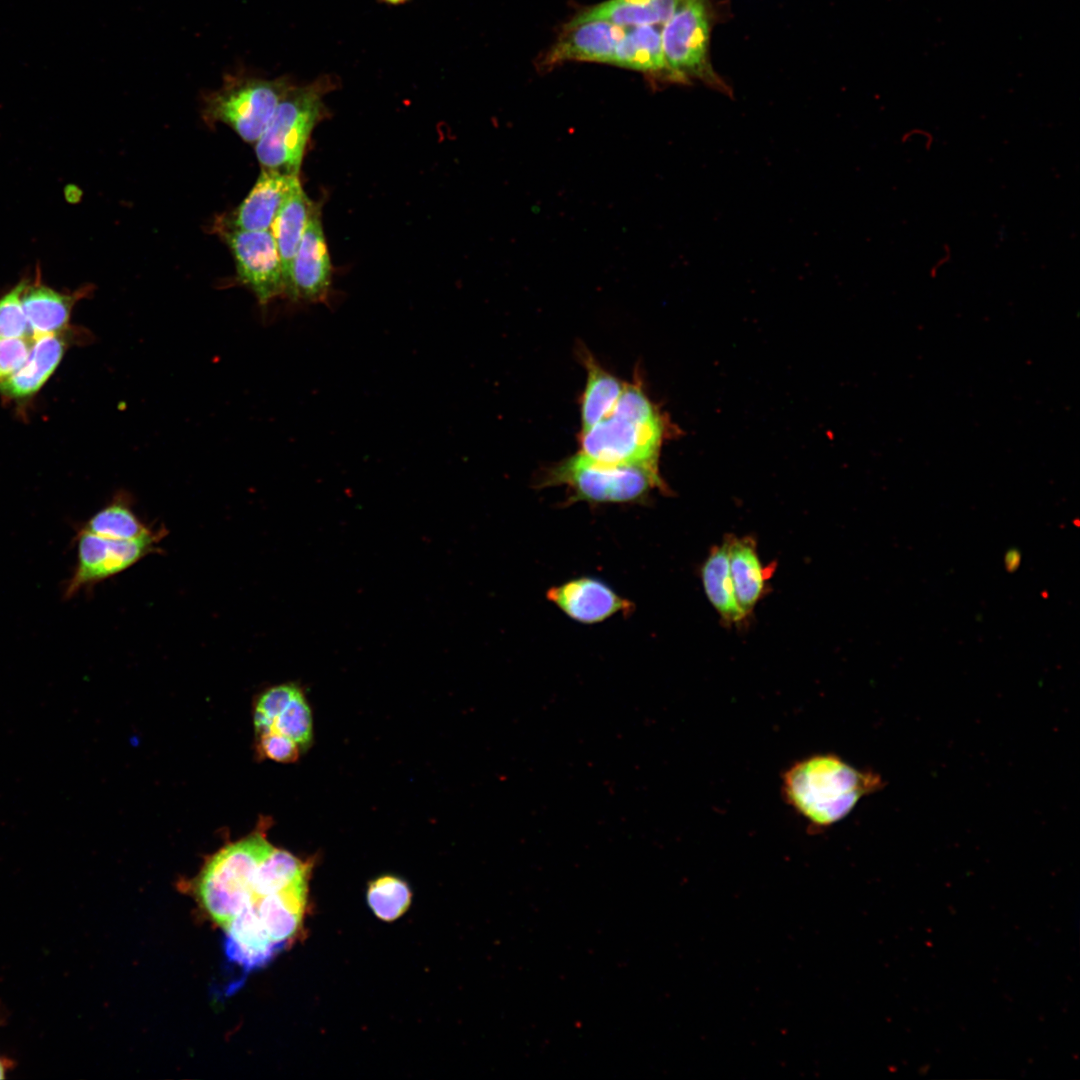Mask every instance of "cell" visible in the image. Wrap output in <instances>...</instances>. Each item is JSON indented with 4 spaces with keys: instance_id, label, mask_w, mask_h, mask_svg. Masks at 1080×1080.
Instances as JSON below:
<instances>
[{
    "instance_id": "6da1fadb",
    "label": "cell",
    "mask_w": 1080,
    "mask_h": 1080,
    "mask_svg": "<svg viewBox=\"0 0 1080 1080\" xmlns=\"http://www.w3.org/2000/svg\"><path fill=\"white\" fill-rule=\"evenodd\" d=\"M881 778L839 756L815 754L793 763L782 776V794L815 832L831 827L863 797L882 787Z\"/></svg>"
},
{
    "instance_id": "7a4b0ae2",
    "label": "cell",
    "mask_w": 1080,
    "mask_h": 1080,
    "mask_svg": "<svg viewBox=\"0 0 1080 1080\" xmlns=\"http://www.w3.org/2000/svg\"><path fill=\"white\" fill-rule=\"evenodd\" d=\"M670 424L636 378L626 384L613 411L580 432V453L608 464L658 467Z\"/></svg>"
},
{
    "instance_id": "3957f363",
    "label": "cell",
    "mask_w": 1080,
    "mask_h": 1080,
    "mask_svg": "<svg viewBox=\"0 0 1080 1080\" xmlns=\"http://www.w3.org/2000/svg\"><path fill=\"white\" fill-rule=\"evenodd\" d=\"M538 487L565 486L569 503L626 504L646 501L652 491H666L658 467L608 464L578 452L541 472Z\"/></svg>"
},
{
    "instance_id": "277c9868",
    "label": "cell",
    "mask_w": 1080,
    "mask_h": 1080,
    "mask_svg": "<svg viewBox=\"0 0 1080 1080\" xmlns=\"http://www.w3.org/2000/svg\"><path fill=\"white\" fill-rule=\"evenodd\" d=\"M266 819L245 837L208 857L196 879V894L209 917L223 929L249 900L261 859L271 845Z\"/></svg>"
},
{
    "instance_id": "5b68a950",
    "label": "cell",
    "mask_w": 1080,
    "mask_h": 1080,
    "mask_svg": "<svg viewBox=\"0 0 1080 1080\" xmlns=\"http://www.w3.org/2000/svg\"><path fill=\"white\" fill-rule=\"evenodd\" d=\"M334 87L327 76L305 85L292 83L256 142L262 169L298 176L309 136L326 112L324 96Z\"/></svg>"
},
{
    "instance_id": "8992f818",
    "label": "cell",
    "mask_w": 1080,
    "mask_h": 1080,
    "mask_svg": "<svg viewBox=\"0 0 1080 1080\" xmlns=\"http://www.w3.org/2000/svg\"><path fill=\"white\" fill-rule=\"evenodd\" d=\"M292 81L236 72L203 98V116L232 128L245 142L256 143L270 123Z\"/></svg>"
},
{
    "instance_id": "52a82bcc",
    "label": "cell",
    "mask_w": 1080,
    "mask_h": 1080,
    "mask_svg": "<svg viewBox=\"0 0 1080 1080\" xmlns=\"http://www.w3.org/2000/svg\"><path fill=\"white\" fill-rule=\"evenodd\" d=\"M710 10L707 0H684L663 24L662 48L669 80H700L728 92L710 61Z\"/></svg>"
},
{
    "instance_id": "ba28073f",
    "label": "cell",
    "mask_w": 1080,
    "mask_h": 1080,
    "mask_svg": "<svg viewBox=\"0 0 1080 1080\" xmlns=\"http://www.w3.org/2000/svg\"><path fill=\"white\" fill-rule=\"evenodd\" d=\"M164 534L157 530L141 538L118 540L79 529L77 563L64 590L65 598L127 570L157 551L156 545Z\"/></svg>"
},
{
    "instance_id": "9c48e42d",
    "label": "cell",
    "mask_w": 1080,
    "mask_h": 1080,
    "mask_svg": "<svg viewBox=\"0 0 1080 1080\" xmlns=\"http://www.w3.org/2000/svg\"><path fill=\"white\" fill-rule=\"evenodd\" d=\"M232 251L239 280L261 304L285 293L281 261L271 230H221Z\"/></svg>"
},
{
    "instance_id": "30bf717a",
    "label": "cell",
    "mask_w": 1080,
    "mask_h": 1080,
    "mask_svg": "<svg viewBox=\"0 0 1080 1080\" xmlns=\"http://www.w3.org/2000/svg\"><path fill=\"white\" fill-rule=\"evenodd\" d=\"M331 285V262L320 219L314 206L295 254L287 296L294 300L322 302Z\"/></svg>"
},
{
    "instance_id": "8fae6325",
    "label": "cell",
    "mask_w": 1080,
    "mask_h": 1080,
    "mask_svg": "<svg viewBox=\"0 0 1080 1080\" xmlns=\"http://www.w3.org/2000/svg\"><path fill=\"white\" fill-rule=\"evenodd\" d=\"M546 596L569 618L582 624L599 623L633 609L632 602L593 577L575 578L551 587Z\"/></svg>"
},
{
    "instance_id": "7c38bea8",
    "label": "cell",
    "mask_w": 1080,
    "mask_h": 1080,
    "mask_svg": "<svg viewBox=\"0 0 1080 1080\" xmlns=\"http://www.w3.org/2000/svg\"><path fill=\"white\" fill-rule=\"evenodd\" d=\"M627 28L600 20H571L546 53L542 64L551 67L571 60L612 64L617 43Z\"/></svg>"
},
{
    "instance_id": "4fadbf2b",
    "label": "cell",
    "mask_w": 1080,
    "mask_h": 1080,
    "mask_svg": "<svg viewBox=\"0 0 1080 1080\" xmlns=\"http://www.w3.org/2000/svg\"><path fill=\"white\" fill-rule=\"evenodd\" d=\"M297 180L298 176L262 169L255 185L225 227L245 231L271 230L280 207Z\"/></svg>"
},
{
    "instance_id": "5bb4252c",
    "label": "cell",
    "mask_w": 1080,
    "mask_h": 1080,
    "mask_svg": "<svg viewBox=\"0 0 1080 1080\" xmlns=\"http://www.w3.org/2000/svg\"><path fill=\"white\" fill-rule=\"evenodd\" d=\"M729 568L739 606L748 617L767 591L775 566H763L755 540L750 536L725 538Z\"/></svg>"
},
{
    "instance_id": "9a60e30c",
    "label": "cell",
    "mask_w": 1080,
    "mask_h": 1080,
    "mask_svg": "<svg viewBox=\"0 0 1080 1080\" xmlns=\"http://www.w3.org/2000/svg\"><path fill=\"white\" fill-rule=\"evenodd\" d=\"M64 347L63 340L56 334L35 338L24 364L0 382V392L12 398H25L36 393L58 366Z\"/></svg>"
},
{
    "instance_id": "2e32d148",
    "label": "cell",
    "mask_w": 1080,
    "mask_h": 1080,
    "mask_svg": "<svg viewBox=\"0 0 1080 1080\" xmlns=\"http://www.w3.org/2000/svg\"><path fill=\"white\" fill-rule=\"evenodd\" d=\"M314 207L303 191L299 179L280 207L271 227L281 261L285 295H287L292 263Z\"/></svg>"
},
{
    "instance_id": "e0dca14e",
    "label": "cell",
    "mask_w": 1080,
    "mask_h": 1080,
    "mask_svg": "<svg viewBox=\"0 0 1080 1080\" xmlns=\"http://www.w3.org/2000/svg\"><path fill=\"white\" fill-rule=\"evenodd\" d=\"M79 296V293H60L39 281L33 285L27 282L21 300L31 338L56 334L63 329Z\"/></svg>"
},
{
    "instance_id": "ac0fdd59",
    "label": "cell",
    "mask_w": 1080,
    "mask_h": 1080,
    "mask_svg": "<svg viewBox=\"0 0 1080 1080\" xmlns=\"http://www.w3.org/2000/svg\"><path fill=\"white\" fill-rule=\"evenodd\" d=\"M587 379L581 399V432L608 416L616 406L625 383L604 369L589 351H580Z\"/></svg>"
},
{
    "instance_id": "d6986e66",
    "label": "cell",
    "mask_w": 1080,
    "mask_h": 1080,
    "mask_svg": "<svg viewBox=\"0 0 1080 1080\" xmlns=\"http://www.w3.org/2000/svg\"><path fill=\"white\" fill-rule=\"evenodd\" d=\"M613 65L663 76L669 80L662 48L661 30L656 25L627 28L614 52Z\"/></svg>"
},
{
    "instance_id": "ffe728a7",
    "label": "cell",
    "mask_w": 1080,
    "mask_h": 1080,
    "mask_svg": "<svg viewBox=\"0 0 1080 1080\" xmlns=\"http://www.w3.org/2000/svg\"><path fill=\"white\" fill-rule=\"evenodd\" d=\"M701 579L709 602L723 622L738 624L747 617L735 595L726 540L710 550L701 568Z\"/></svg>"
},
{
    "instance_id": "44dd1931",
    "label": "cell",
    "mask_w": 1080,
    "mask_h": 1080,
    "mask_svg": "<svg viewBox=\"0 0 1080 1080\" xmlns=\"http://www.w3.org/2000/svg\"><path fill=\"white\" fill-rule=\"evenodd\" d=\"M82 529L118 540H133L155 532L137 516L128 501L123 497L114 499L97 511L83 525Z\"/></svg>"
},
{
    "instance_id": "7402d4cb",
    "label": "cell",
    "mask_w": 1080,
    "mask_h": 1080,
    "mask_svg": "<svg viewBox=\"0 0 1080 1080\" xmlns=\"http://www.w3.org/2000/svg\"><path fill=\"white\" fill-rule=\"evenodd\" d=\"M654 0H607L581 11L572 21H606L623 27L662 25Z\"/></svg>"
},
{
    "instance_id": "603a6c76",
    "label": "cell",
    "mask_w": 1080,
    "mask_h": 1080,
    "mask_svg": "<svg viewBox=\"0 0 1080 1080\" xmlns=\"http://www.w3.org/2000/svg\"><path fill=\"white\" fill-rule=\"evenodd\" d=\"M408 884L395 876H381L369 883L367 901L381 920L394 921L402 916L411 902Z\"/></svg>"
},
{
    "instance_id": "cb8c5ba5",
    "label": "cell",
    "mask_w": 1080,
    "mask_h": 1080,
    "mask_svg": "<svg viewBox=\"0 0 1080 1080\" xmlns=\"http://www.w3.org/2000/svg\"><path fill=\"white\" fill-rule=\"evenodd\" d=\"M268 730L292 739L300 748L310 744L312 739V716L301 688L271 720L269 725L260 732Z\"/></svg>"
},
{
    "instance_id": "d4e9b609",
    "label": "cell",
    "mask_w": 1080,
    "mask_h": 1080,
    "mask_svg": "<svg viewBox=\"0 0 1080 1080\" xmlns=\"http://www.w3.org/2000/svg\"><path fill=\"white\" fill-rule=\"evenodd\" d=\"M26 283L27 280L21 281L0 298V338L30 336L21 300Z\"/></svg>"
},
{
    "instance_id": "484cf974",
    "label": "cell",
    "mask_w": 1080,
    "mask_h": 1080,
    "mask_svg": "<svg viewBox=\"0 0 1080 1080\" xmlns=\"http://www.w3.org/2000/svg\"><path fill=\"white\" fill-rule=\"evenodd\" d=\"M256 735V751L260 758L280 763H292L298 760L300 747L292 739L271 730Z\"/></svg>"
},
{
    "instance_id": "4316f807",
    "label": "cell",
    "mask_w": 1080,
    "mask_h": 1080,
    "mask_svg": "<svg viewBox=\"0 0 1080 1080\" xmlns=\"http://www.w3.org/2000/svg\"><path fill=\"white\" fill-rule=\"evenodd\" d=\"M34 339L0 338V382L14 374L27 360Z\"/></svg>"
},
{
    "instance_id": "83f0119b",
    "label": "cell",
    "mask_w": 1080,
    "mask_h": 1080,
    "mask_svg": "<svg viewBox=\"0 0 1080 1080\" xmlns=\"http://www.w3.org/2000/svg\"><path fill=\"white\" fill-rule=\"evenodd\" d=\"M10 1065H11V1063L9 1062V1060L0 1057V1079L5 1078V1073H6L7 1069L10 1067Z\"/></svg>"
},
{
    "instance_id": "f1b7e54d",
    "label": "cell",
    "mask_w": 1080,
    "mask_h": 1080,
    "mask_svg": "<svg viewBox=\"0 0 1080 1080\" xmlns=\"http://www.w3.org/2000/svg\"><path fill=\"white\" fill-rule=\"evenodd\" d=\"M381 1L384 2V3L390 4V5H399V4H403V3L407 2L408 0H381Z\"/></svg>"
}]
</instances>
